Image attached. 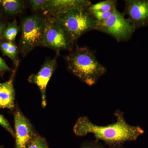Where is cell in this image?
<instances>
[{
    "label": "cell",
    "instance_id": "3",
    "mask_svg": "<svg viewBox=\"0 0 148 148\" xmlns=\"http://www.w3.org/2000/svg\"><path fill=\"white\" fill-rule=\"evenodd\" d=\"M53 17L74 42L85 33L95 30L96 21L88 10H71Z\"/></svg>",
    "mask_w": 148,
    "mask_h": 148
},
{
    "label": "cell",
    "instance_id": "15",
    "mask_svg": "<svg viewBox=\"0 0 148 148\" xmlns=\"http://www.w3.org/2000/svg\"><path fill=\"white\" fill-rule=\"evenodd\" d=\"M19 30V27L16 21H14L12 24L6 28L4 33V37L9 42L13 41L15 39Z\"/></svg>",
    "mask_w": 148,
    "mask_h": 148
},
{
    "label": "cell",
    "instance_id": "1",
    "mask_svg": "<svg viewBox=\"0 0 148 148\" xmlns=\"http://www.w3.org/2000/svg\"><path fill=\"white\" fill-rule=\"evenodd\" d=\"M115 115L116 121L106 126L94 124L87 117H80L74 126V132L79 136L91 133L96 141L102 140L108 145L135 141L144 133V130L140 126L128 124L122 112L117 111Z\"/></svg>",
    "mask_w": 148,
    "mask_h": 148
},
{
    "label": "cell",
    "instance_id": "2",
    "mask_svg": "<svg viewBox=\"0 0 148 148\" xmlns=\"http://www.w3.org/2000/svg\"><path fill=\"white\" fill-rule=\"evenodd\" d=\"M66 60L70 71L89 86L95 84L106 72L94 51L86 46H77L66 56Z\"/></svg>",
    "mask_w": 148,
    "mask_h": 148
},
{
    "label": "cell",
    "instance_id": "7",
    "mask_svg": "<svg viewBox=\"0 0 148 148\" xmlns=\"http://www.w3.org/2000/svg\"><path fill=\"white\" fill-rule=\"evenodd\" d=\"M123 14L135 29L148 26V0H125Z\"/></svg>",
    "mask_w": 148,
    "mask_h": 148
},
{
    "label": "cell",
    "instance_id": "17",
    "mask_svg": "<svg viewBox=\"0 0 148 148\" xmlns=\"http://www.w3.org/2000/svg\"><path fill=\"white\" fill-rule=\"evenodd\" d=\"M27 148H49L46 141L42 137H36Z\"/></svg>",
    "mask_w": 148,
    "mask_h": 148
},
{
    "label": "cell",
    "instance_id": "11",
    "mask_svg": "<svg viewBox=\"0 0 148 148\" xmlns=\"http://www.w3.org/2000/svg\"><path fill=\"white\" fill-rule=\"evenodd\" d=\"M13 77L0 83V108L12 110L14 108L15 93Z\"/></svg>",
    "mask_w": 148,
    "mask_h": 148
},
{
    "label": "cell",
    "instance_id": "25",
    "mask_svg": "<svg viewBox=\"0 0 148 148\" xmlns=\"http://www.w3.org/2000/svg\"><path fill=\"white\" fill-rule=\"evenodd\" d=\"M1 71H0V73H1Z\"/></svg>",
    "mask_w": 148,
    "mask_h": 148
},
{
    "label": "cell",
    "instance_id": "9",
    "mask_svg": "<svg viewBox=\"0 0 148 148\" xmlns=\"http://www.w3.org/2000/svg\"><path fill=\"white\" fill-rule=\"evenodd\" d=\"M91 4L88 0H47L42 10L45 15L54 17L71 10H87Z\"/></svg>",
    "mask_w": 148,
    "mask_h": 148
},
{
    "label": "cell",
    "instance_id": "6",
    "mask_svg": "<svg viewBox=\"0 0 148 148\" xmlns=\"http://www.w3.org/2000/svg\"><path fill=\"white\" fill-rule=\"evenodd\" d=\"M44 29L42 45L56 51H72L74 42L54 17L44 18Z\"/></svg>",
    "mask_w": 148,
    "mask_h": 148
},
{
    "label": "cell",
    "instance_id": "18",
    "mask_svg": "<svg viewBox=\"0 0 148 148\" xmlns=\"http://www.w3.org/2000/svg\"><path fill=\"white\" fill-rule=\"evenodd\" d=\"M47 0H30L29 2L33 10H42Z\"/></svg>",
    "mask_w": 148,
    "mask_h": 148
},
{
    "label": "cell",
    "instance_id": "24",
    "mask_svg": "<svg viewBox=\"0 0 148 148\" xmlns=\"http://www.w3.org/2000/svg\"><path fill=\"white\" fill-rule=\"evenodd\" d=\"M0 148H3V146H1V147H0Z\"/></svg>",
    "mask_w": 148,
    "mask_h": 148
},
{
    "label": "cell",
    "instance_id": "5",
    "mask_svg": "<svg viewBox=\"0 0 148 148\" xmlns=\"http://www.w3.org/2000/svg\"><path fill=\"white\" fill-rule=\"evenodd\" d=\"M44 19L38 16L24 18L21 24L20 49L25 56L35 47L42 43L44 29Z\"/></svg>",
    "mask_w": 148,
    "mask_h": 148
},
{
    "label": "cell",
    "instance_id": "4",
    "mask_svg": "<svg viewBox=\"0 0 148 148\" xmlns=\"http://www.w3.org/2000/svg\"><path fill=\"white\" fill-rule=\"evenodd\" d=\"M135 29L129 19L117 8L107 20L96 21L95 27V30L110 35L119 42L129 40Z\"/></svg>",
    "mask_w": 148,
    "mask_h": 148
},
{
    "label": "cell",
    "instance_id": "21",
    "mask_svg": "<svg viewBox=\"0 0 148 148\" xmlns=\"http://www.w3.org/2000/svg\"><path fill=\"white\" fill-rule=\"evenodd\" d=\"M10 70V68L7 66L4 61L0 56V71L1 72Z\"/></svg>",
    "mask_w": 148,
    "mask_h": 148
},
{
    "label": "cell",
    "instance_id": "19",
    "mask_svg": "<svg viewBox=\"0 0 148 148\" xmlns=\"http://www.w3.org/2000/svg\"><path fill=\"white\" fill-rule=\"evenodd\" d=\"M80 148H107L104 147L98 141L85 142L82 145Z\"/></svg>",
    "mask_w": 148,
    "mask_h": 148
},
{
    "label": "cell",
    "instance_id": "20",
    "mask_svg": "<svg viewBox=\"0 0 148 148\" xmlns=\"http://www.w3.org/2000/svg\"><path fill=\"white\" fill-rule=\"evenodd\" d=\"M0 125H1L3 127H4L13 137H15V133H14L13 130L10 124L5 118L1 114H0Z\"/></svg>",
    "mask_w": 148,
    "mask_h": 148
},
{
    "label": "cell",
    "instance_id": "13",
    "mask_svg": "<svg viewBox=\"0 0 148 148\" xmlns=\"http://www.w3.org/2000/svg\"><path fill=\"white\" fill-rule=\"evenodd\" d=\"M117 4V2L115 0H106L95 4L91 3L87 10L90 12L93 11L107 12L116 8Z\"/></svg>",
    "mask_w": 148,
    "mask_h": 148
},
{
    "label": "cell",
    "instance_id": "8",
    "mask_svg": "<svg viewBox=\"0 0 148 148\" xmlns=\"http://www.w3.org/2000/svg\"><path fill=\"white\" fill-rule=\"evenodd\" d=\"M15 148H27L35 137L32 125L19 110L14 113Z\"/></svg>",
    "mask_w": 148,
    "mask_h": 148
},
{
    "label": "cell",
    "instance_id": "22",
    "mask_svg": "<svg viewBox=\"0 0 148 148\" xmlns=\"http://www.w3.org/2000/svg\"><path fill=\"white\" fill-rule=\"evenodd\" d=\"M107 148H125L122 144H113L109 145Z\"/></svg>",
    "mask_w": 148,
    "mask_h": 148
},
{
    "label": "cell",
    "instance_id": "10",
    "mask_svg": "<svg viewBox=\"0 0 148 148\" xmlns=\"http://www.w3.org/2000/svg\"><path fill=\"white\" fill-rule=\"evenodd\" d=\"M56 58L45 61L41 67L39 71L29 77V82L36 84L40 90L42 99V104L43 108L46 106L47 86L57 66Z\"/></svg>",
    "mask_w": 148,
    "mask_h": 148
},
{
    "label": "cell",
    "instance_id": "12",
    "mask_svg": "<svg viewBox=\"0 0 148 148\" xmlns=\"http://www.w3.org/2000/svg\"><path fill=\"white\" fill-rule=\"evenodd\" d=\"M0 3L6 12L10 14L19 13L25 7L24 2L20 0H0Z\"/></svg>",
    "mask_w": 148,
    "mask_h": 148
},
{
    "label": "cell",
    "instance_id": "23",
    "mask_svg": "<svg viewBox=\"0 0 148 148\" xmlns=\"http://www.w3.org/2000/svg\"><path fill=\"white\" fill-rule=\"evenodd\" d=\"M5 27L6 25L5 24L0 22V38H1V36L3 32L4 31Z\"/></svg>",
    "mask_w": 148,
    "mask_h": 148
},
{
    "label": "cell",
    "instance_id": "14",
    "mask_svg": "<svg viewBox=\"0 0 148 148\" xmlns=\"http://www.w3.org/2000/svg\"><path fill=\"white\" fill-rule=\"evenodd\" d=\"M0 49L3 53L11 59L14 65L16 66L18 65L19 60L17 47L13 42H3L0 45Z\"/></svg>",
    "mask_w": 148,
    "mask_h": 148
},
{
    "label": "cell",
    "instance_id": "16",
    "mask_svg": "<svg viewBox=\"0 0 148 148\" xmlns=\"http://www.w3.org/2000/svg\"><path fill=\"white\" fill-rule=\"evenodd\" d=\"M114 10L107 12L99 11H93L91 12H88L91 14L96 21H105L108 19L112 15Z\"/></svg>",
    "mask_w": 148,
    "mask_h": 148
}]
</instances>
